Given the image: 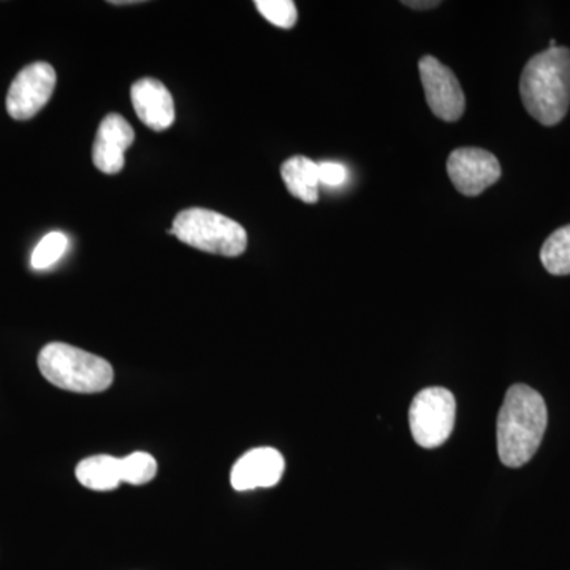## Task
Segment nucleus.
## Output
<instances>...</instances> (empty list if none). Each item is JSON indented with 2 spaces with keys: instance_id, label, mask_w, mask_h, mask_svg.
Segmentation results:
<instances>
[{
  "instance_id": "423d86ee",
  "label": "nucleus",
  "mask_w": 570,
  "mask_h": 570,
  "mask_svg": "<svg viewBox=\"0 0 570 570\" xmlns=\"http://www.w3.org/2000/svg\"><path fill=\"white\" fill-rule=\"evenodd\" d=\"M419 70L431 111L442 121H459L466 110V97L455 73L434 56L420 59Z\"/></svg>"
},
{
  "instance_id": "6e6552de",
  "label": "nucleus",
  "mask_w": 570,
  "mask_h": 570,
  "mask_svg": "<svg viewBox=\"0 0 570 570\" xmlns=\"http://www.w3.org/2000/svg\"><path fill=\"white\" fill-rule=\"evenodd\" d=\"M448 174L466 197H478L501 178L497 156L480 148H459L449 156Z\"/></svg>"
},
{
  "instance_id": "20e7f679",
  "label": "nucleus",
  "mask_w": 570,
  "mask_h": 570,
  "mask_svg": "<svg viewBox=\"0 0 570 570\" xmlns=\"http://www.w3.org/2000/svg\"><path fill=\"white\" fill-rule=\"evenodd\" d=\"M168 234L175 235L184 245L224 257H239L247 247L245 227L212 209H183Z\"/></svg>"
},
{
  "instance_id": "f03ea898",
  "label": "nucleus",
  "mask_w": 570,
  "mask_h": 570,
  "mask_svg": "<svg viewBox=\"0 0 570 570\" xmlns=\"http://www.w3.org/2000/svg\"><path fill=\"white\" fill-rule=\"evenodd\" d=\"M527 111L542 126H557L570 107V50L549 48L532 56L520 78Z\"/></svg>"
},
{
  "instance_id": "9d476101",
  "label": "nucleus",
  "mask_w": 570,
  "mask_h": 570,
  "mask_svg": "<svg viewBox=\"0 0 570 570\" xmlns=\"http://www.w3.org/2000/svg\"><path fill=\"white\" fill-rule=\"evenodd\" d=\"M284 456L272 448L249 450L232 469V487L238 491L272 489L283 479Z\"/></svg>"
},
{
  "instance_id": "4468645a",
  "label": "nucleus",
  "mask_w": 570,
  "mask_h": 570,
  "mask_svg": "<svg viewBox=\"0 0 570 570\" xmlns=\"http://www.w3.org/2000/svg\"><path fill=\"white\" fill-rule=\"evenodd\" d=\"M543 268L553 276L570 275V225L553 232L540 249Z\"/></svg>"
},
{
  "instance_id": "39448f33",
  "label": "nucleus",
  "mask_w": 570,
  "mask_h": 570,
  "mask_svg": "<svg viewBox=\"0 0 570 570\" xmlns=\"http://www.w3.org/2000/svg\"><path fill=\"white\" fill-rule=\"evenodd\" d=\"M456 419V401L442 387L422 390L409 409V425L420 448L436 449L452 434Z\"/></svg>"
},
{
  "instance_id": "6ab92c4d",
  "label": "nucleus",
  "mask_w": 570,
  "mask_h": 570,
  "mask_svg": "<svg viewBox=\"0 0 570 570\" xmlns=\"http://www.w3.org/2000/svg\"><path fill=\"white\" fill-rule=\"evenodd\" d=\"M404 6L411 7V9L414 10H428V9H434V7L441 6V2H431V0H425V2H419V0H415V2H412V0H407V2H403Z\"/></svg>"
},
{
  "instance_id": "0eeeda50",
  "label": "nucleus",
  "mask_w": 570,
  "mask_h": 570,
  "mask_svg": "<svg viewBox=\"0 0 570 570\" xmlns=\"http://www.w3.org/2000/svg\"><path fill=\"white\" fill-rule=\"evenodd\" d=\"M56 70L48 62H33L17 75L7 96V111L17 121H28L50 102Z\"/></svg>"
},
{
  "instance_id": "f257e3e1",
  "label": "nucleus",
  "mask_w": 570,
  "mask_h": 570,
  "mask_svg": "<svg viewBox=\"0 0 570 570\" xmlns=\"http://www.w3.org/2000/svg\"><path fill=\"white\" fill-rule=\"evenodd\" d=\"M547 423L549 412L542 395L528 385H512L498 415V453L502 464L524 466L538 452Z\"/></svg>"
},
{
  "instance_id": "9b49d317",
  "label": "nucleus",
  "mask_w": 570,
  "mask_h": 570,
  "mask_svg": "<svg viewBox=\"0 0 570 570\" xmlns=\"http://www.w3.org/2000/svg\"><path fill=\"white\" fill-rule=\"evenodd\" d=\"M135 112L154 132H164L174 126L176 111L174 96L156 78H142L130 89Z\"/></svg>"
},
{
  "instance_id": "ddd939ff",
  "label": "nucleus",
  "mask_w": 570,
  "mask_h": 570,
  "mask_svg": "<svg viewBox=\"0 0 570 570\" xmlns=\"http://www.w3.org/2000/svg\"><path fill=\"white\" fill-rule=\"evenodd\" d=\"M78 482L94 491L118 489L122 482L121 459L111 455H96L80 461L77 466Z\"/></svg>"
},
{
  "instance_id": "f3484780",
  "label": "nucleus",
  "mask_w": 570,
  "mask_h": 570,
  "mask_svg": "<svg viewBox=\"0 0 570 570\" xmlns=\"http://www.w3.org/2000/svg\"><path fill=\"white\" fill-rule=\"evenodd\" d=\"M254 6L266 21L281 29H292L298 20V11L292 0H255Z\"/></svg>"
},
{
  "instance_id": "a211bd4d",
  "label": "nucleus",
  "mask_w": 570,
  "mask_h": 570,
  "mask_svg": "<svg viewBox=\"0 0 570 570\" xmlns=\"http://www.w3.org/2000/svg\"><path fill=\"white\" fill-rule=\"evenodd\" d=\"M347 178L348 170L346 165L332 163V160L318 164V179H321V184H324V186L341 187L343 184H346Z\"/></svg>"
},
{
  "instance_id": "f8f14e48",
  "label": "nucleus",
  "mask_w": 570,
  "mask_h": 570,
  "mask_svg": "<svg viewBox=\"0 0 570 570\" xmlns=\"http://www.w3.org/2000/svg\"><path fill=\"white\" fill-rule=\"evenodd\" d=\"M285 187L288 193L305 204H317L318 187V164L307 159L305 156H295L285 160L281 167Z\"/></svg>"
},
{
  "instance_id": "1a4fd4ad",
  "label": "nucleus",
  "mask_w": 570,
  "mask_h": 570,
  "mask_svg": "<svg viewBox=\"0 0 570 570\" xmlns=\"http://www.w3.org/2000/svg\"><path fill=\"white\" fill-rule=\"evenodd\" d=\"M132 126L121 115L105 116L92 146V163L102 174L116 175L126 165V151L132 146Z\"/></svg>"
},
{
  "instance_id": "2eb2a0df",
  "label": "nucleus",
  "mask_w": 570,
  "mask_h": 570,
  "mask_svg": "<svg viewBox=\"0 0 570 570\" xmlns=\"http://www.w3.org/2000/svg\"><path fill=\"white\" fill-rule=\"evenodd\" d=\"M69 247V238L61 232H51L41 238L39 245L33 249L31 265L36 269H48L61 261Z\"/></svg>"
},
{
  "instance_id": "dca6fc26",
  "label": "nucleus",
  "mask_w": 570,
  "mask_h": 570,
  "mask_svg": "<svg viewBox=\"0 0 570 570\" xmlns=\"http://www.w3.org/2000/svg\"><path fill=\"white\" fill-rule=\"evenodd\" d=\"M122 482L130 485H145L151 482L157 474V461L145 452H135L121 459Z\"/></svg>"
},
{
  "instance_id": "7ed1b4c3",
  "label": "nucleus",
  "mask_w": 570,
  "mask_h": 570,
  "mask_svg": "<svg viewBox=\"0 0 570 570\" xmlns=\"http://www.w3.org/2000/svg\"><path fill=\"white\" fill-rule=\"evenodd\" d=\"M39 367L48 382L67 392L100 393L115 381L107 360L70 344H47L40 351Z\"/></svg>"
}]
</instances>
